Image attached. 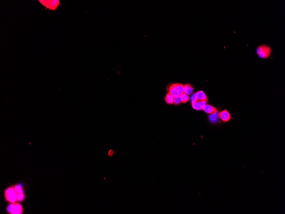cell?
<instances>
[{
	"label": "cell",
	"instance_id": "cell-1",
	"mask_svg": "<svg viewBox=\"0 0 285 214\" xmlns=\"http://www.w3.org/2000/svg\"><path fill=\"white\" fill-rule=\"evenodd\" d=\"M18 193L13 185L9 186L4 191V197L6 201L9 203L18 202Z\"/></svg>",
	"mask_w": 285,
	"mask_h": 214
},
{
	"label": "cell",
	"instance_id": "cell-2",
	"mask_svg": "<svg viewBox=\"0 0 285 214\" xmlns=\"http://www.w3.org/2000/svg\"><path fill=\"white\" fill-rule=\"evenodd\" d=\"M167 90L174 97H179L184 93V85L182 83H172L167 86Z\"/></svg>",
	"mask_w": 285,
	"mask_h": 214
},
{
	"label": "cell",
	"instance_id": "cell-3",
	"mask_svg": "<svg viewBox=\"0 0 285 214\" xmlns=\"http://www.w3.org/2000/svg\"><path fill=\"white\" fill-rule=\"evenodd\" d=\"M6 211L9 214H22L24 209L20 203L17 202L9 203L6 208Z\"/></svg>",
	"mask_w": 285,
	"mask_h": 214
},
{
	"label": "cell",
	"instance_id": "cell-4",
	"mask_svg": "<svg viewBox=\"0 0 285 214\" xmlns=\"http://www.w3.org/2000/svg\"><path fill=\"white\" fill-rule=\"evenodd\" d=\"M256 51L259 57L262 59H266L270 56L272 53V49L268 45H262L257 47Z\"/></svg>",
	"mask_w": 285,
	"mask_h": 214
},
{
	"label": "cell",
	"instance_id": "cell-5",
	"mask_svg": "<svg viewBox=\"0 0 285 214\" xmlns=\"http://www.w3.org/2000/svg\"><path fill=\"white\" fill-rule=\"evenodd\" d=\"M40 2L47 8L55 10L60 4L59 1H40Z\"/></svg>",
	"mask_w": 285,
	"mask_h": 214
},
{
	"label": "cell",
	"instance_id": "cell-6",
	"mask_svg": "<svg viewBox=\"0 0 285 214\" xmlns=\"http://www.w3.org/2000/svg\"><path fill=\"white\" fill-rule=\"evenodd\" d=\"M219 118L222 120L224 122H226L231 120V115L229 112L227 110H225L218 113Z\"/></svg>",
	"mask_w": 285,
	"mask_h": 214
},
{
	"label": "cell",
	"instance_id": "cell-7",
	"mask_svg": "<svg viewBox=\"0 0 285 214\" xmlns=\"http://www.w3.org/2000/svg\"><path fill=\"white\" fill-rule=\"evenodd\" d=\"M202 110L204 111L206 113L210 115L215 114L217 112V109L215 107L208 104L205 105Z\"/></svg>",
	"mask_w": 285,
	"mask_h": 214
},
{
	"label": "cell",
	"instance_id": "cell-8",
	"mask_svg": "<svg viewBox=\"0 0 285 214\" xmlns=\"http://www.w3.org/2000/svg\"><path fill=\"white\" fill-rule=\"evenodd\" d=\"M207 103L205 101H197L192 104V106L195 110H203L204 106L207 104Z\"/></svg>",
	"mask_w": 285,
	"mask_h": 214
},
{
	"label": "cell",
	"instance_id": "cell-9",
	"mask_svg": "<svg viewBox=\"0 0 285 214\" xmlns=\"http://www.w3.org/2000/svg\"><path fill=\"white\" fill-rule=\"evenodd\" d=\"M197 101H205L207 103L208 102V99L205 94L202 91H200L196 93Z\"/></svg>",
	"mask_w": 285,
	"mask_h": 214
},
{
	"label": "cell",
	"instance_id": "cell-10",
	"mask_svg": "<svg viewBox=\"0 0 285 214\" xmlns=\"http://www.w3.org/2000/svg\"><path fill=\"white\" fill-rule=\"evenodd\" d=\"M194 88L193 86L189 83H187L184 85V93L190 95L194 92Z\"/></svg>",
	"mask_w": 285,
	"mask_h": 214
},
{
	"label": "cell",
	"instance_id": "cell-11",
	"mask_svg": "<svg viewBox=\"0 0 285 214\" xmlns=\"http://www.w3.org/2000/svg\"><path fill=\"white\" fill-rule=\"evenodd\" d=\"M174 98L175 97L170 93H167V94L165 97V102L169 104H174Z\"/></svg>",
	"mask_w": 285,
	"mask_h": 214
},
{
	"label": "cell",
	"instance_id": "cell-12",
	"mask_svg": "<svg viewBox=\"0 0 285 214\" xmlns=\"http://www.w3.org/2000/svg\"><path fill=\"white\" fill-rule=\"evenodd\" d=\"M179 99L181 103H186L189 100V95L183 93L179 97Z\"/></svg>",
	"mask_w": 285,
	"mask_h": 214
},
{
	"label": "cell",
	"instance_id": "cell-13",
	"mask_svg": "<svg viewBox=\"0 0 285 214\" xmlns=\"http://www.w3.org/2000/svg\"><path fill=\"white\" fill-rule=\"evenodd\" d=\"M209 117L211 122L212 123L216 122L218 121V118H219L218 113V114L216 113L215 114L211 115L209 116Z\"/></svg>",
	"mask_w": 285,
	"mask_h": 214
},
{
	"label": "cell",
	"instance_id": "cell-14",
	"mask_svg": "<svg viewBox=\"0 0 285 214\" xmlns=\"http://www.w3.org/2000/svg\"><path fill=\"white\" fill-rule=\"evenodd\" d=\"M197 101V97H196V93L194 94L191 97V104L195 103Z\"/></svg>",
	"mask_w": 285,
	"mask_h": 214
},
{
	"label": "cell",
	"instance_id": "cell-15",
	"mask_svg": "<svg viewBox=\"0 0 285 214\" xmlns=\"http://www.w3.org/2000/svg\"><path fill=\"white\" fill-rule=\"evenodd\" d=\"M181 103V102L180 101V99H179V97H175L174 101V104L178 105L180 104Z\"/></svg>",
	"mask_w": 285,
	"mask_h": 214
},
{
	"label": "cell",
	"instance_id": "cell-16",
	"mask_svg": "<svg viewBox=\"0 0 285 214\" xmlns=\"http://www.w3.org/2000/svg\"><path fill=\"white\" fill-rule=\"evenodd\" d=\"M114 154H115V151L112 149H110L109 150V152H108V156H109V157H111V156H113L114 155Z\"/></svg>",
	"mask_w": 285,
	"mask_h": 214
}]
</instances>
